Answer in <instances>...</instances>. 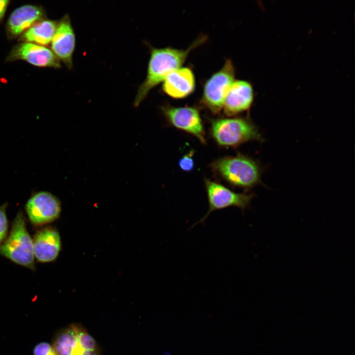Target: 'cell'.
<instances>
[{"mask_svg":"<svg viewBox=\"0 0 355 355\" xmlns=\"http://www.w3.org/2000/svg\"><path fill=\"white\" fill-rule=\"evenodd\" d=\"M25 61L37 67L61 68L60 60L52 50L44 46L28 42H19L14 45L5 59V62Z\"/></svg>","mask_w":355,"mask_h":355,"instance_id":"30bf717a","label":"cell"},{"mask_svg":"<svg viewBox=\"0 0 355 355\" xmlns=\"http://www.w3.org/2000/svg\"><path fill=\"white\" fill-rule=\"evenodd\" d=\"M46 19L44 9L40 6L26 4L15 9L10 14L5 25L7 38H19L36 23Z\"/></svg>","mask_w":355,"mask_h":355,"instance_id":"8fae6325","label":"cell"},{"mask_svg":"<svg viewBox=\"0 0 355 355\" xmlns=\"http://www.w3.org/2000/svg\"><path fill=\"white\" fill-rule=\"evenodd\" d=\"M192 156L193 152H190L179 159L178 165L181 170L187 172H190L193 170L194 162Z\"/></svg>","mask_w":355,"mask_h":355,"instance_id":"d6986e66","label":"cell"},{"mask_svg":"<svg viewBox=\"0 0 355 355\" xmlns=\"http://www.w3.org/2000/svg\"><path fill=\"white\" fill-rule=\"evenodd\" d=\"M195 78L192 70L181 67L171 72L162 82V90L174 99L184 98L195 90Z\"/></svg>","mask_w":355,"mask_h":355,"instance_id":"5bb4252c","label":"cell"},{"mask_svg":"<svg viewBox=\"0 0 355 355\" xmlns=\"http://www.w3.org/2000/svg\"><path fill=\"white\" fill-rule=\"evenodd\" d=\"M165 117L175 127L192 135L202 143L206 142L205 133L199 110L189 106L175 107L165 106L162 107Z\"/></svg>","mask_w":355,"mask_h":355,"instance_id":"9c48e42d","label":"cell"},{"mask_svg":"<svg viewBox=\"0 0 355 355\" xmlns=\"http://www.w3.org/2000/svg\"><path fill=\"white\" fill-rule=\"evenodd\" d=\"M35 257L42 263L52 262L59 255L61 241L58 231L52 227L38 230L33 239Z\"/></svg>","mask_w":355,"mask_h":355,"instance_id":"4fadbf2b","label":"cell"},{"mask_svg":"<svg viewBox=\"0 0 355 355\" xmlns=\"http://www.w3.org/2000/svg\"><path fill=\"white\" fill-rule=\"evenodd\" d=\"M211 167L213 173L222 179L246 190L261 183L262 169L259 163L244 154L218 158Z\"/></svg>","mask_w":355,"mask_h":355,"instance_id":"7a4b0ae2","label":"cell"},{"mask_svg":"<svg viewBox=\"0 0 355 355\" xmlns=\"http://www.w3.org/2000/svg\"><path fill=\"white\" fill-rule=\"evenodd\" d=\"M34 355H57L52 345L47 342L37 344L33 350Z\"/></svg>","mask_w":355,"mask_h":355,"instance_id":"ac0fdd59","label":"cell"},{"mask_svg":"<svg viewBox=\"0 0 355 355\" xmlns=\"http://www.w3.org/2000/svg\"><path fill=\"white\" fill-rule=\"evenodd\" d=\"M52 345L57 355H99L95 339L79 325H71L58 333Z\"/></svg>","mask_w":355,"mask_h":355,"instance_id":"8992f818","label":"cell"},{"mask_svg":"<svg viewBox=\"0 0 355 355\" xmlns=\"http://www.w3.org/2000/svg\"><path fill=\"white\" fill-rule=\"evenodd\" d=\"M0 254L18 265L35 269L33 239L21 211L13 221L8 237L0 246Z\"/></svg>","mask_w":355,"mask_h":355,"instance_id":"277c9868","label":"cell"},{"mask_svg":"<svg viewBox=\"0 0 355 355\" xmlns=\"http://www.w3.org/2000/svg\"><path fill=\"white\" fill-rule=\"evenodd\" d=\"M8 204L5 203L0 206V246L5 240L8 230V220L6 209Z\"/></svg>","mask_w":355,"mask_h":355,"instance_id":"e0dca14e","label":"cell"},{"mask_svg":"<svg viewBox=\"0 0 355 355\" xmlns=\"http://www.w3.org/2000/svg\"><path fill=\"white\" fill-rule=\"evenodd\" d=\"M206 39L207 36H199L186 49H178L170 46L163 48L151 47L146 76L138 88L134 106H138L150 91L163 82L171 72L181 67L190 52Z\"/></svg>","mask_w":355,"mask_h":355,"instance_id":"6da1fadb","label":"cell"},{"mask_svg":"<svg viewBox=\"0 0 355 355\" xmlns=\"http://www.w3.org/2000/svg\"><path fill=\"white\" fill-rule=\"evenodd\" d=\"M205 187L209 203L207 213L195 224L204 222L211 213L229 207L244 211L250 204L255 195L247 192L237 193L217 182L206 179Z\"/></svg>","mask_w":355,"mask_h":355,"instance_id":"52a82bcc","label":"cell"},{"mask_svg":"<svg viewBox=\"0 0 355 355\" xmlns=\"http://www.w3.org/2000/svg\"><path fill=\"white\" fill-rule=\"evenodd\" d=\"M10 1L0 0V23L2 21Z\"/></svg>","mask_w":355,"mask_h":355,"instance_id":"ffe728a7","label":"cell"},{"mask_svg":"<svg viewBox=\"0 0 355 355\" xmlns=\"http://www.w3.org/2000/svg\"><path fill=\"white\" fill-rule=\"evenodd\" d=\"M211 135L224 147H237L249 141L262 142L263 138L258 127L248 118H222L211 122Z\"/></svg>","mask_w":355,"mask_h":355,"instance_id":"3957f363","label":"cell"},{"mask_svg":"<svg viewBox=\"0 0 355 355\" xmlns=\"http://www.w3.org/2000/svg\"><path fill=\"white\" fill-rule=\"evenodd\" d=\"M57 22V21L48 19L39 21L25 32L18 38V41L46 46L51 43Z\"/></svg>","mask_w":355,"mask_h":355,"instance_id":"2e32d148","label":"cell"},{"mask_svg":"<svg viewBox=\"0 0 355 355\" xmlns=\"http://www.w3.org/2000/svg\"><path fill=\"white\" fill-rule=\"evenodd\" d=\"M253 100L251 85L243 80H234L226 97L223 106L224 113L231 116L248 110Z\"/></svg>","mask_w":355,"mask_h":355,"instance_id":"9a60e30c","label":"cell"},{"mask_svg":"<svg viewBox=\"0 0 355 355\" xmlns=\"http://www.w3.org/2000/svg\"><path fill=\"white\" fill-rule=\"evenodd\" d=\"M75 35L68 14L57 22L51 42V50L70 70L72 68V56L75 47Z\"/></svg>","mask_w":355,"mask_h":355,"instance_id":"7c38bea8","label":"cell"},{"mask_svg":"<svg viewBox=\"0 0 355 355\" xmlns=\"http://www.w3.org/2000/svg\"><path fill=\"white\" fill-rule=\"evenodd\" d=\"M25 210L31 223L45 225L57 219L61 212V204L53 194L40 191L33 194L27 201Z\"/></svg>","mask_w":355,"mask_h":355,"instance_id":"ba28073f","label":"cell"},{"mask_svg":"<svg viewBox=\"0 0 355 355\" xmlns=\"http://www.w3.org/2000/svg\"><path fill=\"white\" fill-rule=\"evenodd\" d=\"M234 80V67L232 61L228 59L205 82L200 104L213 114L219 113Z\"/></svg>","mask_w":355,"mask_h":355,"instance_id":"5b68a950","label":"cell"}]
</instances>
